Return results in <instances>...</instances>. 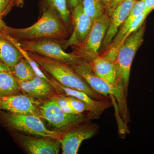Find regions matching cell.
<instances>
[{
    "mask_svg": "<svg viewBox=\"0 0 154 154\" xmlns=\"http://www.w3.org/2000/svg\"><path fill=\"white\" fill-rule=\"evenodd\" d=\"M1 32L18 41L44 38L61 39L68 36L67 27L57 13L49 8L43 9L41 17L32 26L24 28L6 26Z\"/></svg>",
    "mask_w": 154,
    "mask_h": 154,
    "instance_id": "obj_1",
    "label": "cell"
},
{
    "mask_svg": "<svg viewBox=\"0 0 154 154\" xmlns=\"http://www.w3.org/2000/svg\"><path fill=\"white\" fill-rule=\"evenodd\" d=\"M28 52L40 67L61 85L85 92L95 100H107L105 96L94 91L70 65L42 56L35 53Z\"/></svg>",
    "mask_w": 154,
    "mask_h": 154,
    "instance_id": "obj_2",
    "label": "cell"
},
{
    "mask_svg": "<svg viewBox=\"0 0 154 154\" xmlns=\"http://www.w3.org/2000/svg\"><path fill=\"white\" fill-rule=\"evenodd\" d=\"M149 14L146 11V6L143 1L138 0L107 49L101 55L115 63L120 48L128 37L143 24Z\"/></svg>",
    "mask_w": 154,
    "mask_h": 154,
    "instance_id": "obj_3",
    "label": "cell"
},
{
    "mask_svg": "<svg viewBox=\"0 0 154 154\" xmlns=\"http://www.w3.org/2000/svg\"><path fill=\"white\" fill-rule=\"evenodd\" d=\"M146 24L144 23L128 37L119 48L115 61L119 78L123 83L126 96L131 64L136 53L143 42Z\"/></svg>",
    "mask_w": 154,
    "mask_h": 154,
    "instance_id": "obj_4",
    "label": "cell"
},
{
    "mask_svg": "<svg viewBox=\"0 0 154 154\" xmlns=\"http://www.w3.org/2000/svg\"><path fill=\"white\" fill-rule=\"evenodd\" d=\"M0 117L9 127L30 134L59 141L63 135V133L61 131L47 129L40 117L33 114L0 112Z\"/></svg>",
    "mask_w": 154,
    "mask_h": 154,
    "instance_id": "obj_5",
    "label": "cell"
},
{
    "mask_svg": "<svg viewBox=\"0 0 154 154\" xmlns=\"http://www.w3.org/2000/svg\"><path fill=\"white\" fill-rule=\"evenodd\" d=\"M110 24V17L106 13L94 20L87 38L82 43L72 46L73 53L91 63L99 55L101 46Z\"/></svg>",
    "mask_w": 154,
    "mask_h": 154,
    "instance_id": "obj_6",
    "label": "cell"
},
{
    "mask_svg": "<svg viewBox=\"0 0 154 154\" xmlns=\"http://www.w3.org/2000/svg\"><path fill=\"white\" fill-rule=\"evenodd\" d=\"M18 42L20 46L28 52L35 53L42 56L59 61L70 65L76 63L83 60L72 52H66L59 41H55L51 38H44Z\"/></svg>",
    "mask_w": 154,
    "mask_h": 154,
    "instance_id": "obj_7",
    "label": "cell"
},
{
    "mask_svg": "<svg viewBox=\"0 0 154 154\" xmlns=\"http://www.w3.org/2000/svg\"><path fill=\"white\" fill-rule=\"evenodd\" d=\"M70 66L94 91L105 97L108 95L115 97L120 107L123 110L126 109L127 96L124 91L110 85L96 75L91 68L90 62L82 60Z\"/></svg>",
    "mask_w": 154,
    "mask_h": 154,
    "instance_id": "obj_8",
    "label": "cell"
},
{
    "mask_svg": "<svg viewBox=\"0 0 154 154\" xmlns=\"http://www.w3.org/2000/svg\"><path fill=\"white\" fill-rule=\"evenodd\" d=\"M38 109L40 117L44 118L60 131H67L86 120L82 113L69 114L65 113L51 100L40 105Z\"/></svg>",
    "mask_w": 154,
    "mask_h": 154,
    "instance_id": "obj_9",
    "label": "cell"
},
{
    "mask_svg": "<svg viewBox=\"0 0 154 154\" xmlns=\"http://www.w3.org/2000/svg\"><path fill=\"white\" fill-rule=\"evenodd\" d=\"M82 2L72 10V35L68 39L59 41L63 49L82 43L87 38L93 26L94 21L84 11Z\"/></svg>",
    "mask_w": 154,
    "mask_h": 154,
    "instance_id": "obj_10",
    "label": "cell"
},
{
    "mask_svg": "<svg viewBox=\"0 0 154 154\" xmlns=\"http://www.w3.org/2000/svg\"><path fill=\"white\" fill-rule=\"evenodd\" d=\"M69 130L64 133L60 142L63 154H76L83 141L93 137L98 132L96 124L88 125Z\"/></svg>",
    "mask_w": 154,
    "mask_h": 154,
    "instance_id": "obj_11",
    "label": "cell"
},
{
    "mask_svg": "<svg viewBox=\"0 0 154 154\" xmlns=\"http://www.w3.org/2000/svg\"><path fill=\"white\" fill-rule=\"evenodd\" d=\"M0 110L15 114H33L40 117L38 107L32 98L26 95L17 94L0 97Z\"/></svg>",
    "mask_w": 154,
    "mask_h": 154,
    "instance_id": "obj_12",
    "label": "cell"
},
{
    "mask_svg": "<svg viewBox=\"0 0 154 154\" xmlns=\"http://www.w3.org/2000/svg\"><path fill=\"white\" fill-rule=\"evenodd\" d=\"M138 0H125L117 6L110 17V24L103 39L101 52L107 49L118 32L120 26L128 17L133 7Z\"/></svg>",
    "mask_w": 154,
    "mask_h": 154,
    "instance_id": "obj_13",
    "label": "cell"
},
{
    "mask_svg": "<svg viewBox=\"0 0 154 154\" xmlns=\"http://www.w3.org/2000/svg\"><path fill=\"white\" fill-rule=\"evenodd\" d=\"M90 63L91 68L96 75L110 85L124 91L123 83L119 78L114 62L103 56L99 55Z\"/></svg>",
    "mask_w": 154,
    "mask_h": 154,
    "instance_id": "obj_14",
    "label": "cell"
},
{
    "mask_svg": "<svg viewBox=\"0 0 154 154\" xmlns=\"http://www.w3.org/2000/svg\"><path fill=\"white\" fill-rule=\"evenodd\" d=\"M21 144L31 154H57L60 145L49 139H42L19 135L18 137Z\"/></svg>",
    "mask_w": 154,
    "mask_h": 154,
    "instance_id": "obj_15",
    "label": "cell"
},
{
    "mask_svg": "<svg viewBox=\"0 0 154 154\" xmlns=\"http://www.w3.org/2000/svg\"><path fill=\"white\" fill-rule=\"evenodd\" d=\"M52 81L59 89L60 91L64 93L66 96L75 97L87 103L92 108L93 114L96 116L100 115L104 110L110 107L111 105L110 102L107 100L99 101L95 100L85 92L62 85L54 79H53Z\"/></svg>",
    "mask_w": 154,
    "mask_h": 154,
    "instance_id": "obj_16",
    "label": "cell"
},
{
    "mask_svg": "<svg viewBox=\"0 0 154 154\" xmlns=\"http://www.w3.org/2000/svg\"><path fill=\"white\" fill-rule=\"evenodd\" d=\"M23 57L19 50L5 34L0 32V60L6 65L11 72L18 62Z\"/></svg>",
    "mask_w": 154,
    "mask_h": 154,
    "instance_id": "obj_17",
    "label": "cell"
},
{
    "mask_svg": "<svg viewBox=\"0 0 154 154\" xmlns=\"http://www.w3.org/2000/svg\"><path fill=\"white\" fill-rule=\"evenodd\" d=\"M20 91L19 81L12 72H0V97L17 95Z\"/></svg>",
    "mask_w": 154,
    "mask_h": 154,
    "instance_id": "obj_18",
    "label": "cell"
},
{
    "mask_svg": "<svg viewBox=\"0 0 154 154\" xmlns=\"http://www.w3.org/2000/svg\"><path fill=\"white\" fill-rule=\"evenodd\" d=\"M43 9L49 8L55 11L67 27L70 22L71 15L66 0H42Z\"/></svg>",
    "mask_w": 154,
    "mask_h": 154,
    "instance_id": "obj_19",
    "label": "cell"
},
{
    "mask_svg": "<svg viewBox=\"0 0 154 154\" xmlns=\"http://www.w3.org/2000/svg\"><path fill=\"white\" fill-rule=\"evenodd\" d=\"M12 72L19 82L30 81L36 75L30 64L23 57L15 65Z\"/></svg>",
    "mask_w": 154,
    "mask_h": 154,
    "instance_id": "obj_20",
    "label": "cell"
},
{
    "mask_svg": "<svg viewBox=\"0 0 154 154\" xmlns=\"http://www.w3.org/2000/svg\"><path fill=\"white\" fill-rule=\"evenodd\" d=\"M82 3L84 11L94 21L105 13L101 0H83Z\"/></svg>",
    "mask_w": 154,
    "mask_h": 154,
    "instance_id": "obj_21",
    "label": "cell"
},
{
    "mask_svg": "<svg viewBox=\"0 0 154 154\" xmlns=\"http://www.w3.org/2000/svg\"><path fill=\"white\" fill-rule=\"evenodd\" d=\"M19 82L21 91L30 98L41 99L47 97L43 92L38 90L31 80Z\"/></svg>",
    "mask_w": 154,
    "mask_h": 154,
    "instance_id": "obj_22",
    "label": "cell"
},
{
    "mask_svg": "<svg viewBox=\"0 0 154 154\" xmlns=\"http://www.w3.org/2000/svg\"><path fill=\"white\" fill-rule=\"evenodd\" d=\"M33 84L47 96H51L55 93L56 90L46 80L40 78L37 75H35L31 80Z\"/></svg>",
    "mask_w": 154,
    "mask_h": 154,
    "instance_id": "obj_23",
    "label": "cell"
},
{
    "mask_svg": "<svg viewBox=\"0 0 154 154\" xmlns=\"http://www.w3.org/2000/svg\"><path fill=\"white\" fill-rule=\"evenodd\" d=\"M72 109L78 114H81L85 111H90L93 114L92 108L85 102L72 96H66Z\"/></svg>",
    "mask_w": 154,
    "mask_h": 154,
    "instance_id": "obj_24",
    "label": "cell"
},
{
    "mask_svg": "<svg viewBox=\"0 0 154 154\" xmlns=\"http://www.w3.org/2000/svg\"><path fill=\"white\" fill-rule=\"evenodd\" d=\"M51 100L55 102L60 108L65 113L69 114H78L72 108L67 99L66 95H60L54 96Z\"/></svg>",
    "mask_w": 154,
    "mask_h": 154,
    "instance_id": "obj_25",
    "label": "cell"
},
{
    "mask_svg": "<svg viewBox=\"0 0 154 154\" xmlns=\"http://www.w3.org/2000/svg\"><path fill=\"white\" fill-rule=\"evenodd\" d=\"M125 0H110L105 8V12L109 17L116 8Z\"/></svg>",
    "mask_w": 154,
    "mask_h": 154,
    "instance_id": "obj_26",
    "label": "cell"
},
{
    "mask_svg": "<svg viewBox=\"0 0 154 154\" xmlns=\"http://www.w3.org/2000/svg\"><path fill=\"white\" fill-rule=\"evenodd\" d=\"M24 5V0H10V3L7 7L5 11L3 14V16L5 15L10 11L12 7L17 6L18 7H22Z\"/></svg>",
    "mask_w": 154,
    "mask_h": 154,
    "instance_id": "obj_27",
    "label": "cell"
},
{
    "mask_svg": "<svg viewBox=\"0 0 154 154\" xmlns=\"http://www.w3.org/2000/svg\"><path fill=\"white\" fill-rule=\"evenodd\" d=\"M145 3L146 11L149 14L154 10V0H143Z\"/></svg>",
    "mask_w": 154,
    "mask_h": 154,
    "instance_id": "obj_28",
    "label": "cell"
},
{
    "mask_svg": "<svg viewBox=\"0 0 154 154\" xmlns=\"http://www.w3.org/2000/svg\"><path fill=\"white\" fill-rule=\"evenodd\" d=\"M10 0H0V14L3 16L5 11L10 3Z\"/></svg>",
    "mask_w": 154,
    "mask_h": 154,
    "instance_id": "obj_29",
    "label": "cell"
},
{
    "mask_svg": "<svg viewBox=\"0 0 154 154\" xmlns=\"http://www.w3.org/2000/svg\"><path fill=\"white\" fill-rule=\"evenodd\" d=\"M66 2L68 8L72 10L75 7L82 2L83 0H66Z\"/></svg>",
    "mask_w": 154,
    "mask_h": 154,
    "instance_id": "obj_30",
    "label": "cell"
},
{
    "mask_svg": "<svg viewBox=\"0 0 154 154\" xmlns=\"http://www.w3.org/2000/svg\"><path fill=\"white\" fill-rule=\"evenodd\" d=\"M11 72L10 68L5 64L0 63V72Z\"/></svg>",
    "mask_w": 154,
    "mask_h": 154,
    "instance_id": "obj_31",
    "label": "cell"
},
{
    "mask_svg": "<svg viewBox=\"0 0 154 154\" xmlns=\"http://www.w3.org/2000/svg\"><path fill=\"white\" fill-rule=\"evenodd\" d=\"M7 25H6L5 23L4 22L2 19H0V32H2L4 30V28Z\"/></svg>",
    "mask_w": 154,
    "mask_h": 154,
    "instance_id": "obj_32",
    "label": "cell"
},
{
    "mask_svg": "<svg viewBox=\"0 0 154 154\" xmlns=\"http://www.w3.org/2000/svg\"><path fill=\"white\" fill-rule=\"evenodd\" d=\"M101 2H102V4H103V6H104V8H105V9L110 0H101Z\"/></svg>",
    "mask_w": 154,
    "mask_h": 154,
    "instance_id": "obj_33",
    "label": "cell"
},
{
    "mask_svg": "<svg viewBox=\"0 0 154 154\" xmlns=\"http://www.w3.org/2000/svg\"><path fill=\"white\" fill-rule=\"evenodd\" d=\"M2 19V14H0V19Z\"/></svg>",
    "mask_w": 154,
    "mask_h": 154,
    "instance_id": "obj_34",
    "label": "cell"
}]
</instances>
